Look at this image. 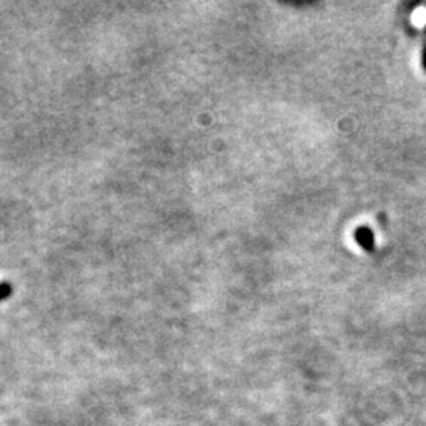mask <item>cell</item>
<instances>
[{
	"mask_svg": "<svg viewBox=\"0 0 426 426\" xmlns=\"http://www.w3.org/2000/svg\"><path fill=\"white\" fill-rule=\"evenodd\" d=\"M355 242L365 251H374V234L368 226H360L355 231Z\"/></svg>",
	"mask_w": 426,
	"mask_h": 426,
	"instance_id": "cell-1",
	"label": "cell"
},
{
	"mask_svg": "<svg viewBox=\"0 0 426 426\" xmlns=\"http://www.w3.org/2000/svg\"><path fill=\"white\" fill-rule=\"evenodd\" d=\"M11 294H13V286L7 281L0 283V302L7 300Z\"/></svg>",
	"mask_w": 426,
	"mask_h": 426,
	"instance_id": "cell-2",
	"label": "cell"
},
{
	"mask_svg": "<svg viewBox=\"0 0 426 426\" xmlns=\"http://www.w3.org/2000/svg\"><path fill=\"white\" fill-rule=\"evenodd\" d=\"M422 62H423V68L426 71V26H425V44H423V54H422Z\"/></svg>",
	"mask_w": 426,
	"mask_h": 426,
	"instance_id": "cell-3",
	"label": "cell"
}]
</instances>
